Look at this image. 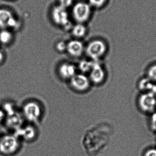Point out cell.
Wrapping results in <instances>:
<instances>
[{
    "label": "cell",
    "mask_w": 156,
    "mask_h": 156,
    "mask_svg": "<svg viewBox=\"0 0 156 156\" xmlns=\"http://www.w3.org/2000/svg\"><path fill=\"white\" fill-rule=\"evenodd\" d=\"M153 114L151 117V123L152 126L156 129V113L154 112Z\"/></svg>",
    "instance_id": "cell-23"
},
{
    "label": "cell",
    "mask_w": 156,
    "mask_h": 156,
    "mask_svg": "<svg viewBox=\"0 0 156 156\" xmlns=\"http://www.w3.org/2000/svg\"><path fill=\"white\" fill-rule=\"evenodd\" d=\"M147 77L154 82H156V64L152 65L147 69Z\"/></svg>",
    "instance_id": "cell-20"
},
{
    "label": "cell",
    "mask_w": 156,
    "mask_h": 156,
    "mask_svg": "<svg viewBox=\"0 0 156 156\" xmlns=\"http://www.w3.org/2000/svg\"><path fill=\"white\" fill-rule=\"evenodd\" d=\"M73 0H58V5L66 9L73 6Z\"/></svg>",
    "instance_id": "cell-21"
},
{
    "label": "cell",
    "mask_w": 156,
    "mask_h": 156,
    "mask_svg": "<svg viewBox=\"0 0 156 156\" xmlns=\"http://www.w3.org/2000/svg\"><path fill=\"white\" fill-rule=\"evenodd\" d=\"M6 125L7 126L10 128H16V131L19 129V127L21 126V120L17 117H14L13 119V117L7 119L6 122Z\"/></svg>",
    "instance_id": "cell-18"
},
{
    "label": "cell",
    "mask_w": 156,
    "mask_h": 156,
    "mask_svg": "<svg viewBox=\"0 0 156 156\" xmlns=\"http://www.w3.org/2000/svg\"><path fill=\"white\" fill-rule=\"evenodd\" d=\"M138 88L143 93L150 92L156 95V84L147 77L142 78L138 84Z\"/></svg>",
    "instance_id": "cell-13"
},
{
    "label": "cell",
    "mask_w": 156,
    "mask_h": 156,
    "mask_svg": "<svg viewBox=\"0 0 156 156\" xmlns=\"http://www.w3.org/2000/svg\"><path fill=\"white\" fill-rule=\"evenodd\" d=\"M59 74L60 77L64 80H70L76 74V67L71 64L65 63L60 66Z\"/></svg>",
    "instance_id": "cell-12"
},
{
    "label": "cell",
    "mask_w": 156,
    "mask_h": 156,
    "mask_svg": "<svg viewBox=\"0 0 156 156\" xmlns=\"http://www.w3.org/2000/svg\"><path fill=\"white\" fill-rule=\"evenodd\" d=\"M4 112L2 110H0V122L2 121L3 119L4 118Z\"/></svg>",
    "instance_id": "cell-25"
},
{
    "label": "cell",
    "mask_w": 156,
    "mask_h": 156,
    "mask_svg": "<svg viewBox=\"0 0 156 156\" xmlns=\"http://www.w3.org/2000/svg\"><path fill=\"white\" fill-rule=\"evenodd\" d=\"M107 50L105 42L100 39H95L88 44L85 48L87 55L93 61H98L104 56Z\"/></svg>",
    "instance_id": "cell-3"
},
{
    "label": "cell",
    "mask_w": 156,
    "mask_h": 156,
    "mask_svg": "<svg viewBox=\"0 0 156 156\" xmlns=\"http://www.w3.org/2000/svg\"><path fill=\"white\" fill-rule=\"evenodd\" d=\"M90 137L89 150L93 154H99L105 149L110 141V135L109 133L102 130H95L91 133Z\"/></svg>",
    "instance_id": "cell-1"
},
{
    "label": "cell",
    "mask_w": 156,
    "mask_h": 156,
    "mask_svg": "<svg viewBox=\"0 0 156 156\" xmlns=\"http://www.w3.org/2000/svg\"><path fill=\"white\" fill-rule=\"evenodd\" d=\"M13 39V34L10 30L4 29L0 31V43L4 45L8 44Z\"/></svg>",
    "instance_id": "cell-16"
},
{
    "label": "cell",
    "mask_w": 156,
    "mask_h": 156,
    "mask_svg": "<svg viewBox=\"0 0 156 156\" xmlns=\"http://www.w3.org/2000/svg\"><path fill=\"white\" fill-rule=\"evenodd\" d=\"M87 27L84 24L77 23L71 27V34L76 38L84 37L87 34Z\"/></svg>",
    "instance_id": "cell-15"
},
{
    "label": "cell",
    "mask_w": 156,
    "mask_h": 156,
    "mask_svg": "<svg viewBox=\"0 0 156 156\" xmlns=\"http://www.w3.org/2000/svg\"><path fill=\"white\" fill-rule=\"evenodd\" d=\"M18 23L12 12L6 8H0V28H16Z\"/></svg>",
    "instance_id": "cell-8"
},
{
    "label": "cell",
    "mask_w": 156,
    "mask_h": 156,
    "mask_svg": "<svg viewBox=\"0 0 156 156\" xmlns=\"http://www.w3.org/2000/svg\"><path fill=\"white\" fill-rule=\"evenodd\" d=\"M84 50L83 43L78 39L71 40L67 43L66 51L73 57H79L83 54Z\"/></svg>",
    "instance_id": "cell-11"
},
{
    "label": "cell",
    "mask_w": 156,
    "mask_h": 156,
    "mask_svg": "<svg viewBox=\"0 0 156 156\" xmlns=\"http://www.w3.org/2000/svg\"><path fill=\"white\" fill-rule=\"evenodd\" d=\"M23 113L25 118L30 122L38 121L41 115V109L40 105L34 101L28 102L24 105Z\"/></svg>",
    "instance_id": "cell-7"
},
{
    "label": "cell",
    "mask_w": 156,
    "mask_h": 156,
    "mask_svg": "<svg viewBox=\"0 0 156 156\" xmlns=\"http://www.w3.org/2000/svg\"><path fill=\"white\" fill-rule=\"evenodd\" d=\"M93 64V61H91L87 60H82L80 62L78 68L80 70L82 74L86 73H89L92 68Z\"/></svg>",
    "instance_id": "cell-17"
},
{
    "label": "cell",
    "mask_w": 156,
    "mask_h": 156,
    "mask_svg": "<svg viewBox=\"0 0 156 156\" xmlns=\"http://www.w3.org/2000/svg\"><path fill=\"white\" fill-rule=\"evenodd\" d=\"M107 0H89L88 3L91 6L92 8H99L103 7Z\"/></svg>",
    "instance_id": "cell-19"
},
{
    "label": "cell",
    "mask_w": 156,
    "mask_h": 156,
    "mask_svg": "<svg viewBox=\"0 0 156 156\" xmlns=\"http://www.w3.org/2000/svg\"><path fill=\"white\" fill-rule=\"evenodd\" d=\"M51 16L53 22L57 25L64 27L69 25V14L67 9L57 5L51 10Z\"/></svg>",
    "instance_id": "cell-6"
},
{
    "label": "cell",
    "mask_w": 156,
    "mask_h": 156,
    "mask_svg": "<svg viewBox=\"0 0 156 156\" xmlns=\"http://www.w3.org/2000/svg\"><path fill=\"white\" fill-rule=\"evenodd\" d=\"M67 43H65L63 41H60L57 43L56 45V49L59 52H64L67 50Z\"/></svg>",
    "instance_id": "cell-22"
},
{
    "label": "cell",
    "mask_w": 156,
    "mask_h": 156,
    "mask_svg": "<svg viewBox=\"0 0 156 156\" xmlns=\"http://www.w3.org/2000/svg\"><path fill=\"white\" fill-rule=\"evenodd\" d=\"M140 109L147 113H154L156 109V95L150 92L143 93L138 98Z\"/></svg>",
    "instance_id": "cell-5"
},
{
    "label": "cell",
    "mask_w": 156,
    "mask_h": 156,
    "mask_svg": "<svg viewBox=\"0 0 156 156\" xmlns=\"http://www.w3.org/2000/svg\"><path fill=\"white\" fill-rule=\"evenodd\" d=\"M17 137L20 136L26 141H30L33 140L36 135L35 130L31 126H27L23 128H20L17 130Z\"/></svg>",
    "instance_id": "cell-14"
},
{
    "label": "cell",
    "mask_w": 156,
    "mask_h": 156,
    "mask_svg": "<svg viewBox=\"0 0 156 156\" xmlns=\"http://www.w3.org/2000/svg\"><path fill=\"white\" fill-rule=\"evenodd\" d=\"M90 80L89 77L84 74H76L70 80L71 86L75 90L83 92L90 87Z\"/></svg>",
    "instance_id": "cell-9"
},
{
    "label": "cell",
    "mask_w": 156,
    "mask_h": 156,
    "mask_svg": "<svg viewBox=\"0 0 156 156\" xmlns=\"http://www.w3.org/2000/svg\"><path fill=\"white\" fill-rule=\"evenodd\" d=\"M20 147V142L16 136L6 135L0 138V153L5 155L15 154Z\"/></svg>",
    "instance_id": "cell-4"
},
{
    "label": "cell",
    "mask_w": 156,
    "mask_h": 156,
    "mask_svg": "<svg viewBox=\"0 0 156 156\" xmlns=\"http://www.w3.org/2000/svg\"><path fill=\"white\" fill-rule=\"evenodd\" d=\"M89 73L90 80L94 84H100L105 80V70L99 61H93L92 68Z\"/></svg>",
    "instance_id": "cell-10"
},
{
    "label": "cell",
    "mask_w": 156,
    "mask_h": 156,
    "mask_svg": "<svg viewBox=\"0 0 156 156\" xmlns=\"http://www.w3.org/2000/svg\"><path fill=\"white\" fill-rule=\"evenodd\" d=\"M92 8L88 2H78L72 6V17L76 23L84 24L90 18Z\"/></svg>",
    "instance_id": "cell-2"
},
{
    "label": "cell",
    "mask_w": 156,
    "mask_h": 156,
    "mask_svg": "<svg viewBox=\"0 0 156 156\" xmlns=\"http://www.w3.org/2000/svg\"><path fill=\"white\" fill-rule=\"evenodd\" d=\"M4 58V53H3L1 50H0V65L2 64V63L3 62Z\"/></svg>",
    "instance_id": "cell-24"
}]
</instances>
